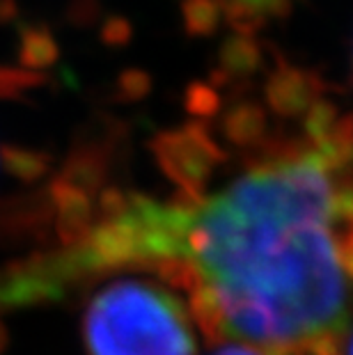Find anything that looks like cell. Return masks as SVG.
I'll list each match as a JSON object with an SVG mask.
<instances>
[{
    "label": "cell",
    "mask_w": 353,
    "mask_h": 355,
    "mask_svg": "<svg viewBox=\"0 0 353 355\" xmlns=\"http://www.w3.org/2000/svg\"><path fill=\"white\" fill-rule=\"evenodd\" d=\"M333 177L314 147L259 165L191 207L182 261L195 273L191 314L209 337L294 349L344 326Z\"/></svg>",
    "instance_id": "1"
},
{
    "label": "cell",
    "mask_w": 353,
    "mask_h": 355,
    "mask_svg": "<svg viewBox=\"0 0 353 355\" xmlns=\"http://www.w3.org/2000/svg\"><path fill=\"white\" fill-rule=\"evenodd\" d=\"M89 355H193L195 339L182 303L168 289L119 279L101 289L83 321Z\"/></svg>",
    "instance_id": "2"
},
{
    "label": "cell",
    "mask_w": 353,
    "mask_h": 355,
    "mask_svg": "<svg viewBox=\"0 0 353 355\" xmlns=\"http://www.w3.org/2000/svg\"><path fill=\"white\" fill-rule=\"evenodd\" d=\"M154 154L165 175L193 195L202 191L205 181L221 163V152L214 140L195 124L163 133L154 142Z\"/></svg>",
    "instance_id": "3"
},
{
    "label": "cell",
    "mask_w": 353,
    "mask_h": 355,
    "mask_svg": "<svg viewBox=\"0 0 353 355\" xmlns=\"http://www.w3.org/2000/svg\"><path fill=\"white\" fill-rule=\"evenodd\" d=\"M268 99L275 112L280 115H296V112H307L312 101L310 85L298 76V73H287L282 78H275L268 87Z\"/></svg>",
    "instance_id": "4"
},
{
    "label": "cell",
    "mask_w": 353,
    "mask_h": 355,
    "mask_svg": "<svg viewBox=\"0 0 353 355\" xmlns=\"http://www.w3.org/2000/svg\"><path fill=\"white\" fill-rule=\"evenodd\" d=\"M266 122L259 108L255 105H239L236 110H232L227 119H225V133L232 142L236 145H250L257 142L264 133Z\"/></svg>",
    "instance_id": "5"
},
{
    "label": "cell",
    "mask_w": 353,
    "mask_h": 355,
    "mask_svg": "<svg viewBox=\"0 0 353 355\" xmlns=\"http://www.w3.org/2000/svg\"><path fill=\"white\" fill-rule=\"evenodd\" d=\"M337 254H340L342 268L353 275V232H349L347 236L337 243Z\"/></svg>",
    "instance_id": "6"
},
{
    "label": "cell",
    "mask_w": 353,
    "mask_h": 355,
    "mask_svg": "<svg viewBox=\"0 0 353 355\" xmlns=\"http://www.w3.org/2000/svg\"><path fill=\"white\" fill-rule=\"evenodd\" d=\"M214 355H266V353L255 351V349H250V346H227V349H221Z\"/></svg>",
    "instance_id": "7"
},
{
    "label": "cell",
    "mask_w": 353,
    "mask_h": 355,
    "mask_svg": "<svg viewBox=\"0 0 353 355\" xmlns=\"http://www.w3.org/2000/svg\"><path fill=\"white\" fill-rule=\"evenodd\" d=\"M349 355H353V342H351V349H349Z\"/></svg>",
    "instance_id": "8"
}]
</instances>
